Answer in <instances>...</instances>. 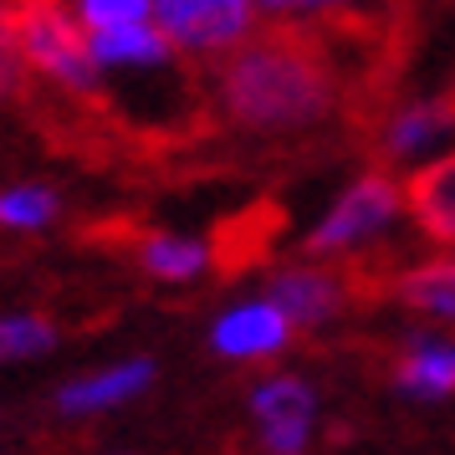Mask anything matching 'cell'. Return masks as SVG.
Here are the masks:
<instances>
[{"mask_svg": "<svg viewBox=\"0 0 455 455\" xmlns=\"http://www.w3.org/2000/svg\"><path fill=\"white\" fill-rule=\"evenodd\" d=\"M215 87H220V108L256 133H291V128L323 124L338 98L323 36H312L302 26L235 42L220 62Z\"/></svg>", "mask_w": 455, "mask_h": 455, "instance_id": "cell-1", "label": "cell"}, {"mask_svg": "<svg viewBox=\"0 0 455 455\" xmlns=\"http://www.w3.org/2000/svg\"><path fill=\"white\" fill-rule=\"evenodd\" d=\"M11 31H16L26 72L67 87V92H83V98L98 92L103 67L87 46V31L72 21V11L62 0H16L11 5Z\"/></svg>", "mask_w": 455, "mask_h": 455, "instance_id": "cell-2", "label": "cell"}, {"mask_svg": "<svg viewBox=\"0 0 455 455\" xmlns=\"http://www.w3.org/2000/svg\"><path fill=\"white\" fill-rule=\"evenodd\" d=\"M399 210H404V185L389 180L384 169H373V174L353 180L332 200V210L312 226L307 251L312 256H353V251H363L369 241H379L399 220Z\"/></svg>", "mask_w": 455, "mask_h": 455, "instance_id": "cell-3", "label": "cell"}, {"mask_svg": "<svg viewBox=\"0 0 455 455\" xmlns=\"http://www.w3.org/2000/svg\"><path fill=\"white\" fill-rule=\"evenodd\" d=\"M251 419L267 455H307L317 435V394L297 373H271L251 389Z\"/></svg>", "mask_w": 455, "mask_h": 455, "instance_id": "cell-4", "label": "cell"}, {"mask_svg": "<svg viewBox=\"0 0 455 455\" xmlns=\"http://www.w3.org/2000/svg\"><path fill=\"white\" fill-rule=\"evenodd\" d=\"M154 16L185 52H230L256 26V0H154Z\"/></svg>", "mask_w": 455, "mask_h": 455, "instance_id": "cell-5", "label": "cell"}, {"mask_svg": "<svg viewBox=\"0 0 455 455\" xmlns=\"http://www.w3.org/2000/svg\"><path fill=\"white\" fill-rule=\"evenodd\" d=\"M291 332H297L291 317L271 297H246L210 323V348L230 363H261V358H276L287 348Z\"/></svg>", "mask_w": 455, "mask_h": 455, "instance_id": "cell-6", "label": "cell"}, {"mask_svg": "<svg viewBox=\"0 0 455 455\" xmlns=\"http://www.w3.org/2000/svg\"><path fill=\"white\" fill-rule=\"evenodd\" d=\"M148 384H154V363L148 358H124V363H103L92 373H77L57 389V410L67 419H92V414H113L144 399Z\"/></svg>", "mask_w": 455, "mask_h": 455, "instance_id": "cell-7", "label": "cell"}, {"mask_svg": "<svg viewBox=\"0 0 455 455\" xmlns=\"http://www.w3.org/2000/svg\"><path fill=\"white\" fill-rule=\"evenodd\" d=\"M267 297L291 317V328H323L348 302V282L328 267H282L267 282Z\"/></svg>", "mask_w": 455, "mask_h": 455, "instance_id": "cell-8", "label": "cell"}, {"mask_svg": "<svg viewBox=\"0 0 455 455\" xmlns=\"http://www.w3.org/2000/svg\"><path fill=\"white\" fill-rule=\"evenodd\" d=\"M394 389L419 399V404L451 399L455 394V343L451 338H435V332H414L410 343L399 348Z\"/></svg>", "mask_w": 455, "mask_h": 455, "instance_id": "cell-9", "label": "cell"}, {"mask_svg": "<svg viewBox=\"0 0 455 455\" xmlns=\"http://www.w3.org/2000/svg\"><path fill=\"white\" fill-rule=\"evenodd\" d=\"M404 210L430 241L455 246V154L435 159L404 185Z\"/></svg>", "mask_w": 455, "mask_h": 455, "instance_id": "cell-10", "label": "cell"}, {"mask_svg": "<svg viewBox=\"0 0 455 455\" xmlns=\"http://www.w3.org/2000/svg\"><path fill=\"white\" fill-rule=\"evenodd\" d=\"M87 46H92L98 67H164L169 52H174V42H169L159 26H148V21L87 31Z\"/></svg>", "mask_w": 455, "mask_h": 455, "instance_id": "cell-11", "label": "cell"}, {"mask_svg": "<svg viewBox=\"0 0 455 455\" xmlns=\"http://www.w3.org/2000/svg\"><path fill=\"white\" fill-rule=\"evenodd\" d=\"M210 261H215V246L210 241H195V235L148 230L144 241H139V267L154 282H195V276L210 271Z\"/></svg>", "mask_w": 455, "mask_h": 455, "instance_id": "cell-12", "label": "cell"}, {"mask_svg": "<svg viewBox=\"0 0 455 455\" xmlns=\"http://www.w3.org/2000/svg\"><path fill=\"white\" fill-rule=\"evenodd\" d=\"M455 128V103L451 98H435V103H414V108H399L384 128V148L394 159H410L419 148H430L435 139H445Z\"/></svg>", "mask_w": 455, "mask_h": 455, "instance_id": "cell-13", "label": "cell"}, {"mask_svg": "<svg viewBox=\"0 0 455 455\" xmlns=\"http://www.w3.org/2000/svg\"><path fill=\"white\" fill-rule=\"evenodd\" d=\"M399 302L435 323H455V256H435V261L410 267L399 276Z\"/></svg>", "mask_w": 455, "mask_h": 455, "instance_id": "cell-14", "label": "cell"}, {"mask_svg": "<svg viewBox=\"0 0 455 455\" xmlns=\"http://www.w3.org/2000/svg\"><path fill=\"white\" fill-rule=\"evenodd\" d=\"M52 343H57V328L36 312H5L0 317V369L42 358V353H52Z\"/></svg>", "mask_w": 455, "mask_h": 455, "instance_id": "cell-15", "label": "cell"}, {"mask_svg": "<svg viewBox=\"0 0 455 455\" xmlns=\"http://www.w3.org/2000/svg\"><path fill=\"white\" fill-rule=\"evenodd\" d=\"M52 220H57V195L46 185L0 189V226L5 230H46Z\"/></svg>", "mask_w": 455, "mask_h": 455, "instance_id": "cell-16", "label": "cell"}, {"mask_svg": "<svg viewBox=\"0 0 455 455\" xmlns=\"http://www.w3.org/2000/svg\"><path fill=\"white\" fill-rule=\"evenodd\" d=\"M77 11H83V31H103V26L148 21L154 0H77Z\"/></svg>", "mask_w": 455, "mask_h": 455, "instance_id": "cell-17", "label": "cell"}, {"mask_svg": "<svg viewBox=\"0 0 455 455\" xmlns=\"http://www.w3.org/2000/svg\"><path fill=\"white\" fill-rule=\"evenodd\" d=\"M26 77L21 46H16V31H11V5H0V98H11Z\"/></svg>", "mask_w": 455, "mask_h": 455, "instance_id": "cell-18", "label": "cell"}, {"mask_svg": "<svg viewBox=\"0 0 455 455\" xmlns=\"http://www.w3.org/2000/svg\"><path fill=\"white\" fill-rule=\"evenodd\" d=\"M271 11H302V5H338V0H261Z\"/></svg>", "mask_w": 455, "mask_h": 455, "instance_id": "cell-19", "label": "cell"}]
</instances>
